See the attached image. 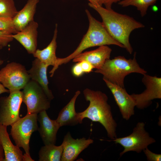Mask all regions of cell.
I'll return each instance as SVG.
<instances>
[{"instance_id":"6da1fadb","label":"cell","mask_w":161,"mask_h":161,"mask_svg":"<svg viewBox=\"0 0 161 161\" xmlns=\"http://www.w3.org/2000/svg\"><path fill=\"white\" fill-rule=\"evenodd\" d=\"M89 5L100 15L102 23L109 35L131 54L133 49L129 41L130 34L135 29L144 27V25L133 17L118 13L112 8L107 9L89 3Z\"/></svg>"},{"instance_id":"7a4b0ae2","label":"cell","mask_w":161,"mask_h":161,"mask_svg":"<svg viewBox=\"0 0 161 161\" xmlns=\"http://www.w3.org/2000/svg\"><path fill=\"white\" fill-rule=\"evenodd\" d=\"M83 94L86 100L89 101V103L85 110L78 113L80 123L84 118L99 122L106 130L108 137L112 140L117 138V124L108 103L107 95L100 91L88 88L83 91Z\"/></svg>"},{"instance_id":"3957f363","label":"cell","mask_w":161,"mask_h":161,"mask_svg":"<svg viewBox=\"0 0 161 161\" xmlns=\"http://www.w3.org/2000/svg\"><path fill=\"white\" fill-rule=\"evenodd\" d=\"M85 12L89 21L88 30L78 46L71 54L63 58H58L55 67L51 71L54 73L59 66L69 62L85 50L96 46L113 45L121 48L124 46L109 33L102 22L95 18L88 10Z\"/></svg>"},{"instance_id":"277c9868","label":"cell","mask_w":161,"mask_h":161,"mask_svg":"<svg viewBox=\"0 0 161 161\" xmlns=\"http://www.w3.org/2000/svg\"><path fill=\"white\" fill-rule=\"evenodd\" d=\"M135 52L133 58L126 59L119 56L107 60L102 66L95 72L102 75L103 79L121 87L124 88V80L126 76L132 73L144 75L147 71L141 68L136 59Z\"/></svg>"},{"instance_id":"5b68a950","label":"cell","mask_w":161,"mask_h":161,"mask_svg":"<svg viewBox=\"0 0 161 161\" xmlns=\"http://www.w3.org/2000/svg\"><path fill=\"white\" fill-rule=\"evenodd\" d=\"M37 114H27L11 126L10 134L16 145L22 148L25 153L30 156L29 142L32 133L38 130Z\"/></svg>"},{"instance_id":"8992f818","label":"cell","mask_w":161,"mask_h":161,"mask_svg":"<svg viewBox=\"0 0 161 161\" xmlns=\"http://www.w3.org/2000/svg\"><path fill=\"white\" fill-rule=\"evenodd\" d=\"M145 126L144 122H139L133 129L132 132L129 135L117 137L112 140L123 147L124 150L120 154V157L130 151L140 153L149 145L156 142L155 140L150 137L145 130Z\"/></svg>"},{"instance_id":"52a82bcc","label":"cell","mask_w":161,"mask_h":161,"mask_svg":"<svg viewBox=\"0 0 161 161\" xmlns=\"http://www.w3.org/2000/svg\"><path fill=\"white\" fill-rule=\"evenodd\" d=\"M22 92V102L27 106V114H38L50 107L51 100L35 81L30 79Z\"/></svg>"},{"instance_id":"ba28073f","label":"cell","mask_w":161,"mask_h":161,"mask_svg":"<svg viewBox=\"0 0 161 161\" xmlns=\"http://www.w3.org/2000/svg\"><path fill=\"white\" fill-rule=\"evenodd\" d=\"M30 80L25 67L19 63H10L0 70V82L10 92L23 89Z\"/></svg>"},{"instance_id":"9c48e42d","label":"cell","mask_w":161,"mask_h":161,"mask_svg":"<svg viewBox=\"0 0 161 161\" xmlns=\"http://www.w3.org/2000/svg\"><path fill=\"white\" fill-rule=\"evenodd\" d=\"M22 102V93L20 90L10 92L8 96L0 97V123L7 126L19 120Z\"/></svg>"},{"instance_id":"30bf717a","label":"cell","mask_w":161,"mask_h":161,"mask_svg":"<svg viewBox=\"0 0 161 161\" xmlns=\"http://www.w3.org/2000/svg\"><path fill=\"white\" fill-rule=\"evenodd\" d=\"M143 75L142 81L145 86L146 89L141 93L131 95L136 106L140 109L149 106L153 100L161 98V78L146 74Z\"/></svg>"},{"instance_id":"8fae6325","label":"cell","mask_w":161,"mask_h":161,"mask_svg":"<svg viewBox=\"0 0 161 161\" xmlns=\"http://www.w3.org/2000/svg\"><path fill=\"white\" fill-rule=\"evenodd\" d=\"M103 80L112 94L123 118L126 120H129L134 114V108L136 106L134 100L131 95L127 93L124 88L104 79Z\"/></svg>"},{"instance_id":"7c38bea8","label":"cell","mask_w":161,"mask_h":161,"mask_svg":"<svg viewBox=\"0 0 161 161\" xmlns=\"http://www.w3.org/2000/svg\"><path fill=\"white\" fill-rule=\"evenodd\" d=\"M94 141L91 139L83 137L80 139L73 138L69 132L64 136L62 143L63 150L61 161H73L81 152L93 143Z\"/></svg>"},{"instance_id":"4fadbf2b","label":"cell","mask_w":161,"mask_h":161,"mask_svg":"<svg viewBox=\"0 0 161 161\" xmlns=\"http://www.w3.org/2000/svg\"><path fill=\"white\" fill-rule=\"evenodd\" d=\"M37 120L40 123L38 130L44 145L55 144L57 132L60 126L55 120L51 119L46 110L38 114Z\"/></svg>"},{"instance_id":"5bb4252c","label":"cell","mask_w":161,"mask_h":161,"mask_svg":"<svg viewBox=\"0 0 161 161\" xmlns=\"http://www.w3.org/2000/svg\"><path fill=\"white\" fill-rule=\"evenodd\" d=\"M38 27V23L34 20L22 30L12 35L13 39L18 41L29 54H33L37 49Z\"/></svg>"},{"instance_id":"9a60e30c","label":"cell","mask_w":161,"mask_h":161,"mask_svg":"<svg viewBox=\"0 0 161 161\" xmlns=\"http://www.w3.org/2000/svg\"><path fill=\"white\" fill-rule=\"evenodd\" d=\"M112 49L107 45L99 46L94 50L82 52L73 59L74 62L85 61L90 63L94 69L100 68L106 61L110 59Z\"/></svg>"},{"instance_id":"2e32d148","label":"cell","mask_w":161,"mask_h":161,"mask_svg":"<svg viewBox=\"0 0 161 161\" xmlns=\"http://www.w3.org/2000/svg\"><path fill=\"white\" fill-rule=\"evenodd\" d=\"M48 67L36 58L32 61L31 68L27 71L30 79L35 81L40 85L48 98L51 100L54 97L48 86L49 82L47 75Z\"/></svg>"},{"instance_id":"e0dca14e","label":"cell","mask_w":161,"mask_h":161,"mask_svg":"<svg viewBox=\"0 0 161 161\" xmlns=\"http://www.w3.org/2000/svg\"><path fill=\"white\" fill-rule=\"evenodd\" d=\"M7 127L0 123V144L4 153V161H22V152L19 147L12 143Z\"/></svg>"},{"instance_id":"ac0fdd59","label":"cell","mask_w":161,"mask_h":161,"mask_svg":"<svg viewBox=\"0 0 161 161\" xmlns=\"http://www.w3.org/2000/svg\"><path fill=\"white\" fill-rule=\"evenodd\" d=\"M39 0H28L24 7L18 11L13 18V23L17 32L34 21L36 8Z\"/></svg>"},{"instance_id":"d6986e66","label":"cell","mask_w":161,"mask_h":161,"mask_svg":"<svg viewBox=\"0 0 161 161\" xmlns=\"http://www.w3.org/2000/svg\"><path fill=\"white\" fill-rule=\"evenodd\" d=\"M80 93V91H77L69 102L60 112L56 120L60 127L81 124L78 113L76 112L75 109L76 100Z\"/></svg>"},{"instance_id":"ffe728a7","label":"cell","mask_w":161,"mask_h":161,"mask_svg":"<svg viewBox=\"0 0 161 161\" xmlns=\"http://www.w3.org/2000/svg\"><path fill=\"white\" fill-rule=\"evenodd\" d=\"M57 34L58 24H56L53 38L50 43L43 49H37L32 54L34 57L48 66H53L52 68L55 67L58 58L56 55Z\"/></svg>"},{"instance_id":"44dd1931","label":"cell","mask_w":161,"mask_h":161,"mask_svg":"<svg viewBox=\"0 0 161 161\" xmlns=\"http://www.w3.org/2000/svg\"><path fill=\"white\" fill-rule=\"evenodd\" d=\"M63 150L61 144L57 146L55 144L44 145L39 152V161H60Z\"/></svg>"},{"instance_id":"7402d4cb","label":"cell","mask_w":161,"mask_h":161,"mask_svg":"<svg viewBox=\"0 0 161 161\" xmlns=\"http://www.w3.org/2000/svg\"><path fill=\"white\" fill-rule=\"evenodd\" d=\"M158 0H121L118 3L125 7L132 6L136 7L142 17L145 16L149 7L154 5Z\"/></svg>"},{"instance_id":"603a6c76","label":"cell","mask_w":161,"mask_h":161,"mask_svg":"<svg viewBox=\"0 0 161 161\" xmlns=\"http://www.w3.org/2000/svg\"><path fill=\"white\" fill-rule=\"evenodd\" d=\"M18 11L13 0H0V17L13 19Z\"/></svg>"},{"instance_id":"cb8c5ba5","label":"cell","mask_w":161,"mask_h":161,"mask_svg":"<svg viewBox=\"0 0 161 161\" xmlns=\"http://www.w3.org/2000/svg\"><path fill=\"white\" fill-rule=\"evenodd\" d=\"M0 31L15 34L18 32L14 26L12 18L0 17Z\"/></svg>"},{"instance_id":"d4e9b609","label":"cell","mask_w":161,"mask_h":161,"mask_svg":"<svg viewBox=\"0 0 161 161\" xmlns=\"http://www.w3.org/2000/svg\"><path fill=\"white\" fill-rule=\"evenodd\" d=\"M13 34L7 32L0 31V46L3 47L6 46L9 43L14 39Z\"/></svg>"},{"instance_id":"484cf974","label":"cell","mask_w":161,"mask_h":161,"mask_svg":"<svg viewBox=\"0 0 161 161\" xmlns=\"http://www.w3.org/2000/svg\"><path fill=\"white\" fill-rule=\"evenodd\" d=\"M143 151L148 161H161V154H157L153 153L148 148L144 149Z\"/></svg>"},{"instance_id":"4316f807","label":"cell","mask_w":161,"mask_h":161,"mask_svg":"<svg viewBox=\"0 0 161 161\" xmlns=\"http://www.w3.org/2000/svg\"><path fill=\"white\" fill-rule=\"evenodd\" d=\"M72 72L73 75L76 77L81 76L84 73L79 62L73 66Z\"/></svg>"},{"instance_id":"83f0119b","label":"cell","mask_w":161,"mask_h":161,"mask_svg":"<svg viewBox=\"0 0 161 161\" xmlns=\"http://www.w3.org/2000/svg\"><path fill=\"white\" fill-rule=\"evenodd\" d=\"M79 62L84 73H89L94 69L92 65L87 61H83Z\"/></svg>"},{"instance_id":"f1b7e54d","label":"cell","mask_w":161,"mask_h":161,"mask_svg":"<svg viewBox=\"0 0 161 161\" xmlns=\"http://www.w3.org/2000/svg\"><path fill=\"white\" fill-rule=\"evenodd\" d=\"M121 0H99V5L102 6L103 5L105 6V8L107 9L112 8V6L113 4L118 3Z\"/></svg>"},{"instance_id":"f546056e","label":"cell","mask_w":161,"mask_h":161,"mask_svg":"<svg viewBox=\"0 0 161 161\" xmlns=\"http://www.w3.org/2000/svg\"><path fill=\"white\" fill-rule=\"evenodd\" d=\"M4 93H10V91L6 89L0 82V95Z\"/></svg>"},{"instance_id":"4dcf8cb0","label":"cell","mask_w":161,"mask_h":161,"mask_svg":"<svg viewBox=\"0 0 161 161\" xmlns=\"http://www.w3.org/2000/svg\"><path fill=\"white\" fill-rule=\"evenodd\" d=\"M4 155L3 149L0 144V161H4Z\"/></svg>"},{"instance_id":"1f68e13d","label":"cell","mask_w":161,"mask_h":161,"mask_svg":"<svg viewBox=\"0 0 161 161\" xmlns=\"http://www.w3.org/2000/svg\"><path fill=\"white\" fill-rule=\"evenodd\" d=\"M33 160L30 157L25 153L23 155V161H33Z\"/></svg>"},{"instance_id":"d6a6232c","label":"cell","mask_w":161,"mask_h":161,"mask_svg":"<svg viewBox=\"0 0 161 161\" xmlns=\"http://www.w3.org/2000/svg\"><path fill=\"white\" fill-rule=\"evenodd\" d=\"M89 2V3L95 6L99 5V0H88Z\"/></svg>"},{"instance_id":"836d02e7","label":"cell","mask_w":161,"mask_h":161,"mask_svg":"<svg viewBox=\"0 0 161 161\" xmlns=\"http://www.w3.org/2000/svg\"><path fill=\"white\" fill-rule=\"evenodd\" d=\"M3 47L1 46H0V49H1ZM3 61L2 60H0V65H1L3 64Z\"/></svg>"}]
</instances>
